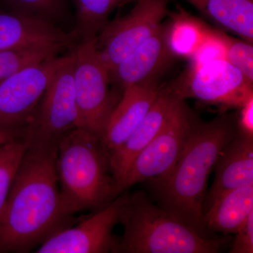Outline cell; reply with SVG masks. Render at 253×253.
I'll return each instance as SVG.
<instances>
[{"label": "cell", "instance_id": "9c48e42d", "mask_svg": "<svg viewBox=\"0 0 253 253\" xmlns=\"http://www.w3.org/2000/svg\"><path fill=\"white\" fill-rule=\"evenodd\" d=\"M169 1L135 0L127 14L105 26L96 38V47L109 73L157 31L169 14Z\"/></svg>", "mask_w": 253, "mask_h": 253}, {"label": "cell", "instance_id": "cb8c5ba5", "mask_svg": "<svg viewBox=\"0 0 253 253\" xmlns=\"http://www.w3.org/2000/svg\"><path fill=\"white\" fill-rule=\"evenodd\" d=\"M217 59H225V49L217 30L212 29L211 35L190 58L189 66H201Z\"/></svg>", "mask_w": 253, "mask_h": 253}, {"label": "cell", "instance_id": "d4e9b609", "mask_svg": "<svg viewBox=\"0 0 253 253\" xmlns=\"http://www.w3.org/2000/svg\"><path fill=\"white\" fill-rule=\"evenodd\" d=\"M236 238L233 242L229 253H253V212L249 214L244 224L240 226L235 234Z\"/></svg>", "mask_w": 253, "mask_h": 253}, {"label": "cell", "instance_id": "5bb4252c", "mask_svg": "<svg viewBox=\"0 0 253 253\" xmlns=\"http://www.w3.org/2000/svg\"><path fill=\"white\" fill-rule=\"evenodd\" d=\"M161 89L158 81H149L129 86L123 91L100 139L109 155L135 129L154 104Z\"/></svg>", "mask_w": 253, "mask_h": 253}, {"label": "cell", "instance_id": "7c38bea8", "mask_svg": "<svg viewBox=\"0 0 253 253\" xmlns=\"http://www.w3.org/2000/svg\"><path fill=\"white\" fill-rule=\"evenodd\" d=\"M174 59L168 49L166 23H163L149 39L109 71L110 81L113 89L122 94L129 86L158 81Z\"/></svg>", "mask_w": 253, "mask_h": 253}, {"label": "cell", "instance_id": "603a6c76", "mask_svg": "<svg viewBox=\"0 0 253 253\" xmlns=\"http://www.w3.org/2000/svg\"><path fill=\"white\" fill-rule=\"evenodd\" d=\"M225 49V59L235 66L251 83H253V44L227 36L218 31Z\"/></svg>", "mask_w": 253, "mask_h": 253}, {"label": "cell", "instance_id": "ac0fdd59", "mask_svg": "<svg viewBox=\"0 0 253 253\" xmlns=\"http://www.w3.org/2000/svg\"><path fill=\"white\" fill-rule=\"evenodd\" d=\"M168 16L169 21L166 23V38L168 49L174 58L189 59L211 35L212 28L181 6L169 12Z\"/></svg>", "mask_w": 253, "mask_h": 253}, {"label": "cell", "instance_id": "3957f363", "mask_svg": "<svg viewBox=\"0 0 253 253\" xmlns=\"http://www.w3.org/2000/svg\"><path fill=\"white\" fill-rule=\"evenodd\" d=\"M123 234L111 253H218L229 239H210L155 205L142 191L126 194L120 214Z\"/></svg>", "mask_w": 253, "mask_h": 253}, {"label": "cell", "instance_id": "9a60e30c", "mask_svg": "<svg viewBox=\"0 0 253 253\" xmlns=\"http://www.w3.org/2000/svg\"><path fill=\"white\" fill-rule=\"evenodd\" d=\"M215 176L208 195V207L218 196L253 184V136L237 131L219 155Z\"/></svg>", "mask_w": 253, "mask_h": 253}, {"label": "cell", "instance_id": "ba28073f", "mask_svg": "<svg viewBox=\"0 0 253 253\" xmlns=\"http://www.w3.org/2000/svg\"><path fill=\"white\" fill-rule=\"evenodd\" d=\"M169 86L180 99H194L224 110L239 109L253 96V83L226 59L189 66Z\"/></svg>", "mask_w": 253, "mask_h": 253}, {"label": "cell", "instance_id": "7a4b0ae2", "mask_svg": "<svg viewBox=\"0 0 253 253\" xmlns=\"http://www.w3.org/2000/svg\"><path fill=\"white\" fill-rule=\"evenodd\" d=\"M236 131L234 115H223L207 122L200 119L172 169L149 180L158 206L204 235L208 179Z\"/></svg>", "mask_w": 253, "mask_h": 253}, {"label": "cell", "instance_id": "ffe728a7", "mask_svg": "<svg viewBox=\"0 0 253 253\" xmlns=\"http://www.w3.org/2000/svg\"><path fill=\"white\" fill-rule=\"evenodd\" d=\"M6 9L54 23L60 27L71 14V0H1Z\"/></svg>", "mask_w": 253, "mask_h": 253}, {"label": "cell", "instance_id": "8992f818", "mask_svg": "<svg viewBox=\"0 0 253 253\" xmlns=\"http://www.w3.org/2000/svg\"><path fill=\"white\" fill-rule=\"evenodd\" d=\"M75 95L80 127L101 139L110 116L121 98L96 53V38L79 42L74 49Z\"/></svg>", "mask_w": 253, "mask_h": 253}, {"label": "cell", "instance_id": "6da1fadb", "mask_svg": "<svg viewBox=\"0 0 253 253\" xmlns=\"http://www.w3.org/2000/svg\"><path fill=\"white\" fill-rule=\"evenodd\" d=\"M57 147H26L0 211V253H29L69 227L61 202Z\"/></svg>", "mask_w": 253, "mask_h": 253}, {"label": "cell", "instance_id": "d6986e66", "mask_svg": "<svg viewBox=\"0 0 253 253\" xmlns=\"http://www.w3.org/2000/svg\"><path fill=\"white\" fill-rule=\"evenodd\" d=\"M135 0H71L74 24L71 31L78 42L95 39L109 22L113 11Z\"/></svg>", "mask_w": 253, "mask_h": 253}, {"label": "cell", "instance_id": "30bf717a", "mask_svg": "<svg viewBox=\"0 0 253 253\" xmlns=\"http://www.w3.org/2000/svg\"><path fill=\"white\" fill-rule=\"evenodd\" d=\"M66 56L30 66L0 81V129L22 131Z\"/></svg>", "mask_w": 253, "mask_h": 253}, {"label": "cell", "instance_id": "8fae6325", "mask_svg": "<svg viewBox=\"0 0 253 253\" xmlns=\"http://www.w3.org/2000/svg\"><path fill=\"white\" fill-rule=\"evenodd\" d=\"M126 197V194H120L77 225L69 226L50 236L38 247L36 253H111L115 241L113 229L119 222Z\"/></svg>", "mask_w": 253, "mask_h": 253}, {"label": "cell", "instance_id": "277c9868", "mask_svg": "<svg viewBox=\"0 0 253 253\" xmlns=\"http://www.w3.org/2000/svg\"><path fill=\"white\" fill-rule=\"evenodd\" d=\"M56 171L69 215L99 210L116 199L109 154L100 138L84 128H75L60 139Z\"/></svg>", "mask_w": 253, "mask_h": 253}, {"label": "cell", "instance_id": "7402d4cb", "mask_svg": "<svg viewBox=\"0 0 253 253\" xmlns=\"http://www.w3.org/2000/svg\"><path fill=\"white\" fill-rule=\"evenodd\" d=\"M25 150L26 144L22 139L11 141L0 149V211L7 198Z\"/></svg>", "mask_w": 253, "mask_h": 253}, {"label": "cell", "instance_id": "52a82bcc", "mask_svg": "<svg viewBox=\"0 0 253 253\" xmlns=\"http://www.w3.org/2000/svg\"><path fill=\"white\" fill-rule=\"evenodd\" d=\"M200 118L178 98L164 126L133 161L116 191V196L136 183L167 174L179 159Z\"/></svg>", "mask_w": 253, "mask_h": 253}, {"label": "cell", "instance_id": "484cf974", "mask_svg": "<svg viewBox=\"0 0 253 253\" xmlns=\"http://www.w3.org/2000/svg\"><path fill=\"white\" fill-rule=\"evenodd\" d=\"M239 115L236 116L238 129L247 135L253 136V96L239 108Z\"/></svg>", "mask_w": 253, "mask_h": 253}, {"label": "cell", "instance_id": "4316f807", "mask_svg": "<svg viewBox=\"0 0 253 253\" xmlns=\"http://www.w3.org/2000/svg\"><path fill=\"white\" fill-rule=\"evenodd\" d=\"M18 139H22V131L0 129V149L8 143Z\"/></svg>", "mask_w": 253, "mask_h": 253}, {"label": "cell", "instance_id": "2e32d148", "mask_svg": "<svg viewBox=\"0 0 253 253\" xmlns=\"http://www.w3.org/2000/svg\"><path fill=\"white\" fill-rule=\"evenodd\" d=\"M204 213L205 226L224 234H234L253 212V184L218 196Z\"/></svg>", "mask_w": 253, "mask_h": 253}, {"label": "cell", "instance_id": "44dd1931", "mask_svg": "<svg viewBox=\"0 0 253 253\" xmlns=\"http://www.w3.org/2000/svg\"><path fill=\"white\" fill-rule=\"evenodd\" d=\"M54 48H18L0 51V81L25 68L61 56Z\"/></svg>", "mask_w": 253, "mask_h": 253}, {"label": "cell", "instance_id": "5b68a950", "mask_svg": "<svg viewBox=\"0 0 253 253\" xmlns=\"http://www.w3.org/2000/svg\"><path fill=\"white\" fill-rule=\"evenodd\" d=\"M74 49L68 53L54 73L31 121L23 129L26 147H57L65 134L80 127L73 83Z\"/></svg>", "mask_w": 253, "mask_h": 253}, {"label": "cell", "instance_id": "e0dca14e", "mask_svg": "<svg viewBox=\"0 0 253 253\" xmlns=\"http://www.w3.org/2000/svg\"><path fill=\"white\" fill-rule=\"evenodd\" d=\"M208 21L253 44V0H184Z\"/></svg>", "mask_w": 253, "mask_h": 253}, {"label": "cell", "instance_id": "4fadbf2b", "mask_svg": "<svg viewBox=\"0 0 253 253\" xmlns=\"http://www.w3.org/2000/svg\"><path fill=\"white\" fill-rule=\"evenodd\" d=\"M178 98L169 84L161 86L157 98L142 121L127 139L109 155L115 184V197H117L116 189L124 179L133 161L161 130Z\"/></svg>", "mask_w": 253, "mask_h": 253}]
</instances>
